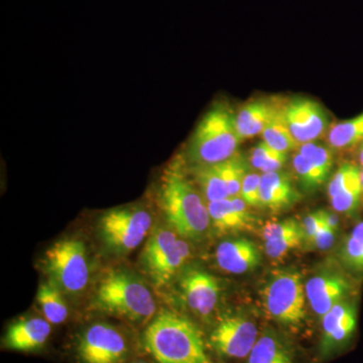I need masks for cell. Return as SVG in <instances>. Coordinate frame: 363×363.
<instances>
[{"label": "cell", "mask_w": 363, "mask_h": 363, "mask_svg": "<svg viewBox=\"0 0 363 363\" xmlns=\"http://www.w3.org/2000/svg\"><path fill=\"white\" fill-rule=\"evenodd\" d=\"M325 210H318L305 217L304 220L301 223L302 226L303 236H304V242H309L314 238L315 234L318 233L320 227L324 224Z\"/></svg>", "instance_id": "obj_35"}, {"label": "cell", "mask_w": 363, "mask_h": 363, "mask_svg": "<svg viewBox=\"0 0 363 363\" xmlns=\"http://www.w3.org/2000/svg\"><path fill=\"white\" fill-rule=\"evenodd\" d=\"M358 160H359L360 164H362L363 168V143L360 145L359 152H358Z\"/></svg>", "instance_id": "obj_37"}, {"label": "cell", "mask_w": 363, "mask_h": 363, "mask_svg": "<svg viewBox=\"0 0 363 363\" xmlns=\"http://www.w3.org/2000/svg\"><path fill=\"white\" fill-rule=\"evenodd\" d=\"M264 250L272 259H281L304 242L303 233H293L277 240L264 241Z\"/></svg>", "instance_id": "obj_31"}, {"label": "cell", "mask_w": 363, "mask_h": 363, "mask_svg": "<svg viewBox=\"0 0 363 363\" xmlns=\"http://www.w3.org/2000/svg\"><path fill=\"white\" fill-rule=\"evenodd\" d=\"M190 255V248L175 233L156 229L150 236L142 255L143 266L157 286L168 284Z\"/></svg>", "instance_id": "obj_7"}, {"label": "cell", "mask_w": 363, "mask_h": 363, "mask_svg": "<svg viewBox=\"0 0 363 363\" xmlns=\"http://www.w3.org/2000/svg\"><path fill=\"white\" fill-rule=\"evenodd\" d=\"M215 257L222 271L233 274L252 272L262 260L259 248L247 238L223 241L217 247Z\"/></svg>", "instance_id": "obj_15"}, {"label": "cell", "mask_w": 363, "mask_h": 363, "mask_svg": "<svg viewBox=\"0 0 363 363\" xmlns=\"http://www.w3.org/2000/svg\"><path fill=\"white\" fill-rule=\"evenodd\" d=\"M292 164L301 186L309 192L321 187L328 178L300 152L294 155Z\"/></svg>", "instance_id": "obj_29"}, {"label": "cell", "mask_w": 363, "mask_h": 363, "mask_svg": "<svg viewBox=\"0 0 363 363\" xmlns=\"http://www.w3.org/2000/svg\"><path fill=\"white\" fill-rule=\"evenodd\" d=\"M360 180H362V194H363V168L362 169V175H360Z\"/></svg>", "instance_id": "obj_38"}, {"label": "cell", "mask_w": 363, "mask_h": 363, "mask_svg": "<svg viewBox=\"0 0 363 363\" xmlns=\"http://www.w3.org/2000/svg\"><path fill=\"white\" fill-rule=\"evenodd\" d=\"M334 150H347L363 143V113L332 125L327 135Z\"/></svg>", "instance_id": "obj_22"}, {"label": "cell", "mask_w": 363, "mask_h": 363, "mask_svg": "<svg viewBox=\"0 0 363 363\" xmlns=\"http://www.w3.org/2000/svg\"><path fill=\"white\" fill-rule=\"evenodd\" d=\"M283 101L276 98H257L247 102L235 113L236 128L243 140L262 135Z\"/></svg>", "instance_id": "obj_18"}, {"label": "cell", "mask_w": 363, "mask_h": 363, "mask_svg": "<svg viewBox=\"0 0 363 363\" xmlns=\"http://www.w3.org/2000/svg\"><path fill=\"white\" fill-rule=\"evenodd\" d=\"M286 161H288L286 152L272 149L264 140L253 147L248 160L250 167L252 169H259L262 174L281 171Z\"/></svg>", "instance_id": "obj_27"}, {"label": "cell", "mask_w": 363, "mask_h": 363, "mask_svg": "<svg viewBox=\"0 0 363 363\" xmlns=\"http://www.w3.org/2000/svg\"><path fill=\"white\" fill-rule=\"evenodd\" d=\"M143 340L159 363H211L197 327L175 313L162 312L155 318Z\"/></svg>", "instance_id": "obj_2"}, {"label": "cell", "mask_w": 363, "mask_h": 363, "mask_svg": "<svg viewBox=\"0 0 363 363\" xmlns=\"http://www.w3.org/2000/svg\"><path fill=\"white\" fill-rule=\"evenodd\" d=\"M325 223L327 224L330 228L337 231L339 228V219L335 214L330 213V212L325 211L324 214Z\"/></svg>", "instance_id": "obj_36"}, {"label": "cell", "mask_w": 363, "mask_h": 363, "mask_svg": "<svg viewBox=\"0 0 363 363\" xmlns=\"http://www.w3.org/2000/svg\"><path fill=\"white\" fill-rule=\"evenodd\" d=\"M260 179L257 173H247L243 179L240 196L248 206H260Z\"/></svg>", "instance_id": "obj_33"}, {"label": "cell", "mask_w": 363, "mask_h": 363, "mask_svg": "<svg viewBox=\"0 0 363 363\" xmlns=\"http://www.w3.org/2000/svg\"><path fill=\"white\" fill-rule=\"evenodd\" d=\"M247 357V363H294L288 342L274 330L260 334Z\"/></svg>", "instance_id": "obj_20"}, {"label": "cell", "mask_w": 363, "mask_h": 363, "mask_svg": "<svg viewBox=\"0 0 363 363\" xmlns=\"http://www.w3.org/2000/svg\"><path fill=\"white\" fill-rule=\"evenodd\" d=\"M194 178L207 203L230 197L216 164L192 167Z\"/></svg>", "instance_id": "obj_23"}, {"label": "cell", "mask_w": 363, "mask_h": 363, "mask_svg": "<svg viewBox=\"0 0 363 363\" xmlns=\"http://www.w3.org/2000/svg\"><path fill=\"white\" fill-rule=\"evenodd\" d=\"M298 233H303L300 222L295 219H286V220L267 223L262 227V238L264 241H269Z\"/></svg>", "instance_id": "obj_32"}, {"label": "cell", "mask_w": 363, "mask_h": 363, "mask_svg": "<svg viewBox=\"0 0 363 363\" xmlns=\"http://www.w3.org/2000/svg\"><path fill=\"white\" fill-rule=\"evenodd\" d=\"M152 225V215L143 208H118L100 218L99 230L108 248L117 253H126L145 240Z\"/></svg>", "instance_id": "obj_8"}, {"label": "cell", "mask_w": 363, "mask_h": 363, "mask_svg": "<svg viewBox=\"0 0 363 363\" xmlns=\"http://www.w3.org/2000/svg\"><path fill=\"white\" fill-rule=\"evenodd\" d=\"M45 319L52 325H59L65 322L68 317V308L63 297L62 291L51 281L42 284L39 286L37 295Z\"/></svg>", "instance_id": "obj_21"}, {"label": "cell", "mask_w": 363, "mask_h": 363, "mask_svg": "<svg viewBox=\"0 0 363 363\" xmlns=\"http://www.w3.org/2000/svg\"><path fill=\"white\" fill-rule=\"evenodd\" d=\"M262 140L269 147L279 152H286L298 149V143L294 140L290 130H288L281 116V107L267 128L262 133Z\"/></svg>", "instance_id": "obj_26"}, {"label": "cell", "mask_w": 363, "mask_h": 363, "mask_svg": "<svg viewBox=\"0 0 363 363\" xmlns=\"http://www.w3.org/2000/svg\"><path fill=\"white\" fill-rule=\"evenodd\" d=\"M305 291L310 307L321 319L333 306L345 300L350 293L351 284L342 272L327 267L308 279Z\"/></svg>", "instance_id": "obj_13"}, {"label": "cell", "mask_w": 363, "mask_h": 363, "mask_svg": "<svg viewBox=\"0 0 363 363\" xmlns=\"http://www.w3.org/2000/svg\"><path fill=\"white\" fill-rule=\"evenodd\" d=\"M336 233L337 231L330 228L326 223L320 227L318 233L315 234L314 238L308 242L313 248L318 250H327L333 247L335 242Z\"/></svg>", "instance_id": "obj_34"}, {"label": "cell", "mask_w": 363, "mask_h": 363, "mask_svg": "<svg viewBox=\"0 0 363 363\" xmlns=\"http://www.w3.org/2000/svg\"><path fill=\"white\" fill-rule=\"evenodd\" d=\"M212 225L220 233H235L252 228L255 218L240 196L207 203Z\"/></svg>", "instance_id": "obj_16"}, {"label": "cell", "mask_w": 363, "mask_h": 363, "mask_svg": "<svg viewBox=\"0 0 363 363\" xmlns=\"http://www.w3.org/2000/svg\"><path fill=\"white\" fill-rule=\"evenodd\" d=\"M126 352L125 338L111 325H92L79 340L78 354L83 363H121Z\"/></svg>", "instance_id": "obj_10"}, {"label": "cell", "mask_w": 363, "mask_h": 363, "mask_svg": "<svg viewBox=\"0 0 363 363\" xmlns=\"http://www.w3.org/2000/svg\"><path fill=\"white\" fill-rule=\"evenodd\" d=\"M360 175H362V172L359 175L348 182L335 195L330 197L332 208L336 212L350 214L359 206L360 199L363 195Z\"/></svg>", "instance_id": "obj_28"}, {"label": "cell", "mask_w": 363, "mask_h": 363, "mask_svg": "<svg viewBox=\"0 0 363 363\" xmlns=\"http://www.w3.org/2000/svg\"><path fill=\"white\" fill-rule=\"evenodd\" d=\"M242 142L235 113L225 104H216L196 128L186 156L192 167L217 164L233 157Z\"/></svg>", "instance_id": "obj_3"}, {"label": "cell", "mask_w": 363, "mask_h": 363, "mask_svg": "<svg viewBox=\"0 0 363 363\" xmlns=\"http://www.w3.org/2000/svg\"><path fill=\"white\" fill-rule=\"evenodd\" d=\"M319 351L328 357L342 350L350 342L357 327V309L354 303L343 300L333 306L323 317Z\"/></svg>", "instance_id": "obj_12"}, {"label": "cell", "mask_w": 363, "mask_h": 363, "mask_svg": "<svg viewBox=\"0 0 363 363\" xmlns=\"http://www.w3.org/2000/svg\"><path fill=\"white\" fill-rule=\"evenodd\" d=\"M339 257L351 271L363 272V221L353 227L346 236L339 250Z\"/></svg>", "instance_id": "obj_25"}, {"label": "cell", "mask_w": 363, "mask_h": 363, "mask_svg": "<svg viewBox=\"0 0 363 363\" xmlns=\"http://www.w3.org/2000/svg\"><path fill=\"white\" fill-rule=\"evenodd\" d=\"M95 305L101 311L131 321L154 316L156 302L142 279L128 271H112L98 284Z\"/></svg>", "instance_id": "obj_4"}, {"label": "cell", "mask_w": 363, "mask_h": 363, "mask_svg": "<svg viewBox=\"0 0 363 363\" xmlns=\"http://www.w3.org/2000/svg\"><path fill=\"white\" fill-rule=\"evenodd\" d=\"M264 311L274 321L296 327L306 319V291L302 276L294 269L271 274L262 291Z\"/></svg>", "instance_id": "obj_5"}, {"label": "cell", "mask_w": 363, "mask_h": 363, "mask_svg": "<svg viewBox=\"0 0 363 363\" xmlns=\"http://www.w3.org/2000/svg\"><path fill=\"white\" fill-rule=\"evenodd\" d=\"M51 325L42 318L21 320L7 329L4 345L16 351L39 350L51 335Z\"/></svg>", "instance_id": "obj_19"}, {"label": "cell", "mask_w": 363, "mask_h": 363, "mask_svg": "<svg viewBox=\"0 0 363 363\" xmlns=\"http://www.w3.org/2000/svg\"><path fill=\"white\" fill-rule=\"evenodd\" d=\"M281 116L298 145L315 142L328 128L326 112L309 98L297 97L283 101Z\"/></svg>", "instance_id": "obj_9"}, {"label": "cell", "mask_w": 363, "mask_h": 363, "mask_svg": "<svg viewBox=\"0 0 363 363\" xmlns=\"http://www.w3.org/2000/svg\"><path fill=\"white\" fill-rule=\"evenodd\" d=\"M259 337V329L252 320L228 316L215 327L210 342L222 357L240 359L250 355Z\"/></svg>", "instance_id": "obj_11"}, {"label": "cell", "mask_w": 363, "mask_h": 363, "mask_svg": "<svg viewBox=\"0 0 363 363\" xmlns=\"http://www.w3.org/2000/svg\"><path fill=\"white\" fill-rule=\"evenodd\" d=\"M44 269L50 281L62 292H82L90 277L85 245L75 238L57 241L45 253Z\"/></svg>", "instance_id": "obj_6"}, {"label": "cell", "mask_w": 363, "mask_h": 363, "mask_svg": "<svg viewBox=\"0 0 363 363\" xmlns=\"http://www.w3.org/2000/svg\"><path fill=\"white\" fill-rule=\"evenodd\" d=\"M297 152L312 162L324 175H330L333 168V152L330 147L315 142L303 143L298 147Z\"/></svg>", "instance_id": "obj_30"}, {"label": "cell", "mask_w": 363, "mask_h": 363, "mask_svg": "<svg viewBox=\"0 0 363 363\" xmlns=\"http://www.w3.org/2000/svg\"><path fill=\"white\" fill-rule=\"evenodd\" d=\"M216 166L225 184L229 196H240L243 179L248 173V167L250 166V162L242 155L236 152L230 159L219 162Z\"/></svg>", "instance_id": "obj_24"}, {"label": "cell", "mask_w": 363, "mask_h": 363, "mask_svg": "<svg viewBox=\"0 0 363 363\" xmlns=\"http://www.w3.org/2000/svg\"><path fill=\"white\" fill-rule=\"evenodd\" d=\"M259 196L260 206L272 211L288 209L300 200L292 178L281 169L262 174Z\"/></svg>", "instance_id": "obj_17"}, {"label": "cell", "mask_w": 363, "mask_h": 363, "mask_svg": "<svg viewBox=\"0 0 363 363\" xmlns=\"http://www.w3.org/2000/svg\"><path fill=\"white\" fill-rule=\"evenodd\" d=\"M136 363H149V362H136Z\"/></svg>", "instance_id": "obj_39"}, {"label": "cell", "mask_w": 363, "mask_h": 363, "mask_svg": "<svg viewBox=\"0 0 363 363\" xmlns=\"http://www.w3.org/2000/svg\"><path fill=\"white\" fill-rule=\"evenodd\" d=\"M160 201L162 210L179 235L199 240L209 228L208 204L179 164L169 167L162 177Z\"/></svg>", "instance_id": "obj_1"}, {"label": "cell", "mask_w": 363, "mask_h": 363, "mask_svg": "<svg viewBox=\"0 0 363 363\" xmlns=\"http://www.w3.org/2000/svg\"><path fill=\"white\" fill-rule=\"evenodd\" d=\"M181 288L186 302L196 314L207 317L214 311L220 286L209 272L199 269H188L182 277Z\"/></svg>", "instance_id": "obj_14"}]
</instances>
